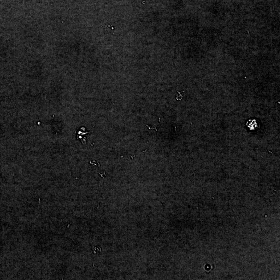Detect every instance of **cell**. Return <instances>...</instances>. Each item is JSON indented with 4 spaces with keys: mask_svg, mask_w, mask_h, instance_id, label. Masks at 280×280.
<instances>
[{
    "mask_svg": "<svg viewBox=\"0 0 280 280\" xmlns=\"http://www.w3.org/2000/svg\"><path fill=\"white\" fill-rule=\"evenodd\" d=\"M247 125L249 128L250 130H258L260 127V124L258 120H249L247 122Z\"/></svg>",
    "mask_w": 280,
    "mask_h": 280,
    "instance_id": "obj_1",
    "label": "cell"
}]
</instances>
